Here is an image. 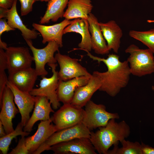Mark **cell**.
I'll return each mask as SVG.
<instances>
[{
  "mask_svg": "<svg viewBox=\"0 0 154 154\" xmlns=\"http://www.w3.org/2000/svg\"><path fill=\"white\" fill-rule=\"evenodd\" d=\"M25 40L33 53L35 69L38 76H46L48 72L45 68V65L48 63H56L57 61L54 54L56 51H59V45L55 42L51 41L48 42L44 48L38 49L33 46L31 40Z\"/></svg>",
  "mask_w": 154,
  "mask_h": 154,
  "instance_id": "ba28073f",
  "label": "cell"
},
{
  "mask_svg": "<svg viewBox=\"0 0 154 154\" xmlns=\"http://www.w3.org/2000/svg\"><path fill=\"white\" fill-rule=\"evenodd\" d=\"M147 22L148 23H154V20H147Z\"/></svg>",
  "mask_w": 154,
  "mask_h": 154,
  "instance_id": "74e56055",
  "label": "cell"
},
{
  "mask_svg": "<svg viewBox=\"0 0 154 154\" xmlns=\"http://www.w3.org/2000/svg\"><path fill=\"white\" fill-rule=\"evenodd\" d=\"M93 8L91 0H69L63 17L68 20L78 18L88 20Z\"/></svg>",
  "mask_w": 154,
  "mask_h": 154,
  "instance_id": "603a6c76",
  "label": "cell"
},
{
  "mask_svg": "<svg viewBox=\"0 0 154 154\" xmlns=\"http://www.w3.org/2000/svg\"><path fill=\"white\" fill-rule=\"evenodd\" d=\"M129 54L127 61L131 74L139 77L151 74L154 72V56L149 48H140L132 44L125 50Z\"/></svg>",
  "mask_w": 154,
  "mask_h": 154,
  "instance_id": "3957f363",
  "label": "cell"
},
{
  "mask_svg": "<svg viewBox=\"0 0 154 154\" xmlns=\"http://www.w3.org/2000/svg\"><path fill=\"white\" fill-rule=\"evenodd\" d=\"M36 1H40L41 2L44 1L45 2H48L49 0H36Z\"/></svg>",
  "mask_w": 154,
  "mask_h": 154,
  "instance_id": "f35d334b",
  "label": "cell"
},
{
  "mask_svg": "<svg viewBox=\"0 0 154 154\" xmlns=\"http://www.w3.org/2000/svg\"><path fill=\"white\" fill-rule=\"evenodd\" d=\"M129 34L130 37L147 46L154 54V29L145 31L130 30Z\"/></svg>",
  "mask_w": 154,
  "mask_h": 154,
  "instance_id": "83f0119b",
  "label": "cell"
},
{
  "mask_svg": "<svg viewBox=\"0 0 154 154\" xmlns=\"http://www.w3.org/2000/svg\"><path fill=\"white\" fill-rule=\"evenodd\" d=\"M9 9L0 7V19H6Z\"/></svg>",
  "mask_w": 154,
  "mask_h": 154,
  "instance_id": "e575fe53",
  "label": "cell"
},
{
  "mask_svg": "<svg viewBox=\"0 0 154 154\" xmlns=\"http://www.w3.org/2000/svg\"><path fill=\"white\" fill-rule=\"evenodd\" d=\"M14 100L13 93L10 88L7 86L0 102V121L2 124L7 134L14 130L12 120L19 112L18 109L15 105Z\"/></svg>",
  "mask_w": 154,
  "mask_h": 154,
  "instance_id": "7c38bea8",
  "label": "cell"
},
{
  "mask_svg": "<svg viewBox=\"0 0 154 154\" xmlns=\"http://www.w3.org/2000/svg\"><path fill=\"white\" fill-rule=\"evenodd\" d=\"M26 138L25 136H22L19 141L17 146L12 149L9 154H28L29 152L25 145Z\"/></svg>",
  "mask_w": 154,
  "mask_h": 154,
  "instance_id": "f546056e",
  "label": "cell"
},
{
  "mask_svg": "<svg viewBox=\"0 0 154 154\" xmlns=\"http://www.w3.org/2000/svg\"><path fill=\"white\" fill-rule=\"evenodd\" d=\"M7 69V64L5 62H0V102L1 101L4 90L8 81L5 70Z\"/></svg>",
  "mask_w": 154,
  "mask_h": 154,
  "instance_id": "f1b7e54d",
  "label": "cell"
},
{
  "mask_svg": "<svg viewBox=\"0 0 154 154\" xmlns=\"http://www.w3.org/2000/svg\"><path fill=\"white\" fill-rule=\"evenodd\" d=\"M84 109L71 104H63L50 117L57 131L82 122Z\"/></svg>",
  "mask_w": 154,
  "mask_h": 154,
  "instance_id": "8992f818",
  "label": "cell"
},
{
  "mask_svg": "<svg viewBox=\"0 0 154 154\" xmlns=\"http://www.w3.org/2000/svg\"><path fill=\"white\" fill-rule=\"evenodd\" d=\"M6 133L5 131L3 125L1 122L0 121V137H2L5 135Z\"/></svg>",
  "mask_w": 154,
  "mask_h": 154,
  "instance_id": "d590c367",
  "label": "cell"
},
{
  "mask_svg": "<svg viewBox=\"0 0 154 154\" xmlns=\"http://www.w3.org/2000/svg\"><path fill=\"white\" fill-rule=\"evenodd\" d=\"M141 149L142 154H154V148L141 142Z\"/></svg>",
  "mask_w": 154,
  "mask_h": 154,
  "instance_id": "d6a6232c",
  "label": "cell"
},
{
  "mask_svg": "<svg viewBox=\"0 0 154 154\" xmlns=\"http://www.w3.org/2000/svg\"><path fill=\"white\" fill-rule=\"evenodd\" d=\"M38 76L35 68L31 67L9 74L8 80L20 90L30 93Z\"/></svg>",
  "mask_w": 154,
  "mask_h": 154,
  "instance_id": "ac0fdd59",
  "label": "cell"
},
{
  "mask_svg": "<svg viewBox=\"0 0 154 154\" xmlns=\"http://www.w3.org/2000/svg\"><path fill=\"white\" fill-rule=\"evenodd\" d=\"M91 131L82 123L57 131L43 143L33 154H40L44 151L50 150L52 145L76 138H90Z\"/></svg>",
  "mask_w": 154,
  "mask_h": 154,
  "instance_id": "277c9868",
  "label": "cell"
},
{
  "mask_svg": "<svg viewBox=\"0 0 154 154\" xmlns=\"http://www.w3.org/2000/svg\"><path fill=\"white\" fill-rule=\"evenodd\" d=\"M14 0H0V7L10 9L12 6Z\"/></svg>",
  "mask_w": 154,
  "mask_h": 154,
  "instance_id": "836d02e7",
  "label": "cell"
},
{
  "mask_svg": "<svg viewBox=\"0 0 154 154\" xmlns=\"http://www.w3.org/2000/svg\"><path fill=\"white\" fill-rule=\"evenodd\" d=\"M9 74L31 67L34 61L28 48L23 46H9L5 50Z\"/></svg>",
  "mask_w": 154,
  "mask_h": 154,
  "instance_id": "30bf717a",
  "label": "cell"
},
{
  "mask_svg": "<svg viewBox=\"0 0 154 154\" xmlns=\"http://www.w3.org/2000/svg\"><path fill=\"white\" fill-rule=\"evenodd\" d=\"M91 76H81L66 81L59 80L57 90L59 101L63 104L71 103L76 89L86 84Z\"/></svg>",
  "mask_w": 154,
  "mask_h": 154,
  "instance_id": "d6986e66",
  "label": "cell"
},
{
  "mask_svg": "<svg viewBox=\"0 0 154 154\" xmlns=\"http://www.w3.org/2000/svg\"><path fill=\"white\" fill-rule=\"evenodd\" d=\"M99 24L109 50H112L115 53H118L123 35L121 29L113 20L106 23L100 22Z\"/></svg>",
  "mask_w": 154,
  "mask_h": 154,
  "instance_id": "7402d4cb",
  "label": "cell"
},
{
  "mask_svg": "<svg viewBox=\"0 0 154 154\" xmlns=\"http://www.w3.org/2000/svg\"><path fill=\"white\" fill-rule=\"evenodd\" d=\"M87 20L89 31L91 34L92 49L98 54H108L110 50L106 44L98 19L94 14L90 13Z\"/></svg>",
  "mask_w": 154,
  "mask_h": 154,
  "instance_id": "ffe728a7",
  "label": "cell"
},
{
  "mask_svg": "<svg viewBox=\"0 0 154 154\" xmlns=\"http://www.w3.org/2000/svg\"><path fill=\"white\" fill-rule=\"evenodd\" d=\"M152 89L154 91V86H152Z\"/></svg>",
  "mask_w": 154,
  "mask_h": 154,
  "instance_id": "ab89813d",
  "label": "cell"
},
{
  "mask_svg": "<svg viewBox=\"0 0 154 154\" xmlns=\"http://www.w3.org/2000/svg\"><path fill=\"white\" fill-rule=\"evenodd\" d=\"M7 44L6 43L2 41L0 37V48H2L5 50L7 48Z\"/></svg>",
  "mask_w": 154,
  "mask_h": 154,
  "instance_id": "8d00e7d4",
  "label": "cell"
},
{
  "mask_svg": "<svg viewBox=\"0 0 154 154\" xmlns=\"http://www.w3.org/2000/svg\"><path fill=\"white\" fill-rule=\"evenodd\" d=\"M17 0H14L12 6L8 10L6 17L8 24L12 28L19 30L25 40L36 38L39 33L35 30L28 29L23 23L17 11Z\"/></svg>",
  "mask_w": 154,
  "mask_h": 154,
  "instance_id": "cb8c5ba5",
  "label": "cell"
},
{
  "mask_svg": "<svg viewBox=\"0 0 154 154\" xmlns=\"http://www.w3.org/2000/svg\"><path fill=\"white\" fill-rule=\"evenodd\" d=\"M101 86L100 80L97 75L93 73L86 84L76 89L71 104L82 108L90 100L93 94L99 90Z\"/></svg>",
  "mask_w": 154,
  "mask_h": 154,
  "instance_id": "e0dca14e",
  "label": "cell"
},
{
  "mask_svg": "<svg viewBox=\"0 0 154 154\" xmlns=\"http://www.w3.org/2000/svg\"><path fill=\"white\" fill-rule=\"evenodd\" d=\"M50 119L40 121L35 134L26 138L25 145L29 154H33L53 134L57 131L55 126Z\"/></svg>",
  "mask_w": 154,
  "mask_h": 154,
  "instance_id": "5bb4252c",
  "label": "cell"
},
{
  "mask_svg": "<svg viewBox=\"0 0 154 154\" xmlns=\"http://www.w3.org/2000/svg\"><path fill=\"white\" fill-rule=\"evenodd\" d=\"M34 110L31 116L24 127L23 131L30 132L35 124L38 121H46L50 119V114L54 113L51 104L45 96H36Z\"/></svg>",
  "mask_w": 154,
  "mask_h": 154,
  "instance_id": "2e32d148",
  "label": "cell"
},
{
  "mask_svg": "<svg viewBox=\"0 0 154 154\" xmlns=\"http://www.w3.org/2000/svg\"><path fill=\"white\" fill-rule=\"evenodd\" d=\"M24 127L20 122L18 123L13 131L0 138V150L2 154L7 153L9 146L13 139L19 135L26 136L30 134V132L23 131Z\"/></svg>",
  "mask_w": 154,
  "mask_h": 154,
  "instance_id": "4316f807",
  "label": "cell"
},
{
  "mask_svg": "<svg viewBox=\"0 0 154 154\" xmlns=\"http://www.w3.org/2000/svg\"><path fill=\"white\" fill-rule=\"evenodd\" d=\"M112 119L105 126L99 127L95 132H91L90 139L96 151L100 154H107L112 145L118 144L130 133L129 125L124 120L117 123Z\"/></svg>",
  "mask_w": 154,
  "mask_h": 154,
  "instance_id": "7a4b0ae2",
  "label": "cell"
},
{
  "mask_svg": "<svg viewBox=\"0 0 154 154\" xmlns=\"http://www.w3.org/2000/svg\"><path fill=\"white\" fill-rule=\"evenodd\" d=\"M6 85L13 93L14 102L21 115V122L24 127L30 117V113L34 108L35 96L29 92L20 90L8 80Z\"/></svg>",
  "mask_w": 154,
  "mask_h": 154,
  "instance_id": "4fadbf2b",
  "label": "cell"
},
{
  "mask_svg": "<svg viewBox=\"0 0 154 154\" xmlns=\"http://www.w3.org/2000/svg\"><path fill=\"white\" fill-rule=\"evenodd\" d=\"M55 154H97L89 138H76L60 143L50 147Z\"/></svg>",
  "mask_w": 154,
  "mask_h": 154,
  "instance_id": "8fae6325",
  "label": "cell"
},
{
  "mask_svg": "<svg viewBox=\"0 0 154 154\" xmlns=\"http://www.w3.org/2000/svg\"><path fill=\"white\" fill-rule=\"evenodd\" d=\"M72 21L65 19L61 22L51 25H45L33 23V27L38 31L42 37V42L54 41L56 42L60 47L63 46L62 37L64 29L70 24Z\"/></svg>",
  "mask_w": 154,
  "mask_h": 154,
  "instance_id": "9a60e30c",
  "label": "cell"
},
{
  "mask_svg": "<svg viewBox=\"0 0 154 154\" xmlns=\"http://www.w3.org/2000/svg\"><path fill=\"white\" fill-rule=\"evenodd\" d=\"M47 64L51 68L52 76L50 78H46L45 76L42 77L39 87L33 88L30 93L34 96L46 97L51 103L52 108L57 110L60 106V102L58 100L57 94L59 81L58 72L56 70L57 64L48 63Z\"/></svg>",
  "mask_w": 154,
  "mask_h": 154,
  "instance_id": "52a82bcc",
  "label": "cell"
},
{
  "mask_svg": "<svg viewBox=\"0 0 154 154\" xmlns=\"http://www.w3.org/2000/svg\"><path fill=\"white\" fill-rule=\"evenodd\" d=\"M85 106L82 122L90 131L106 126L111 119L119 118L118 113L109 112L104 105L96 104L90 100Z\"/></svg>",
  "mask_w": 154,
  "mask_h": 154,
  "instance_id": "5b68a950",
  "label": "cell"
},
{
  "mask_svg": "<svg viewBox=\"0 0 154 154\" xmlns=\"http://www.w3.org/2000/svg\"><path fill=\"white\" fill-rule=\"evenodd\" d=\"M21 5V16L27 15L32 11L33 5L36 1V0H19Z\"/></svg>",
  "mask_w": 154,
  "mask_h": 154,
  "instance_id": "4dcf8cb0",
  "label": "cell"
},
{
  "mask_svg": "<svg viewBox=\"0 0 154 154\" xmlns=\"http://www.w3.org/2000/svg\"><path fill=\"white\" fill-rule=\"evenodd\" d=\"M82 50L86 52L87 55L93 60L97 61L98 63L103 62L107 68L106 72L95 71L93 72L101 80V86L99 90L114 97L127 85L131 74L127 60L121 61L119 56L115 54H109L105 58L94 56L86 50Z\"/></svg>",
  "mask_w": 154,
  "mask_h": 154,
  "instance_id": "6da1fadb",
  "label": "cell"
},
{
  "mask_svg": "<svg viewBox=\"0 0 154 154\" xmlns=\"http://www.w3.org/2000/svg\"><path fill=\"white\" fill-rule=\"evenodd\" d=\"M121 143L122 147L119 148L118 144L114 145L113 149L109 150L107 154H142L141 145L139 142H133L124 139Z\"/></svg>",
  "mask_w": 154,
  "mask_h": 154,
  "instance_id": "484cf974",
  "label": "cell"
},
{
  "mask_svg": "<svg viewBox=\"0 0 154 154\" xmlns=\"http://www.w3.org/2000/svg\"><path fill=\"white\" fill-rule=\"evenodd\" d=\"M6 19H0V37L2 34L5 32L15 31V29L11 28L6 21Z\"/></svg>",
  "mask_w": 154,
  "mask_h": 154,
  "instance_id": "1f68e13d",
  "label": "cell"
},
{
  "mask_svg": "<svg viewBox=\"0 0 154 154\" xmlns=\"http://www.w3.org/2000/svg\"><path fill=\"white\" fill-rule=\"evenodd\" d=\"M69 0H49L45 13L40 18V23H47L50 21L55 22L59 18L63 17L64 10L68 5Z\"/></svg>",
  "mask_w": 154,
  "mask_h": 154,
  "instance_id": "d4e9b609",
  "label": "cell"
},
{
  "mask_svg": "<svg viewBox=\"0 0 154 154\" xmlns=\"http://www.w3.org/2000/svg\"><path fill=\"white\" fill-rule=\"evenodd\" d=\"M54 56L60 68L58 72L59 80L66 81L81 76H92L86 68L78 62L79 60L62 54L59 51Z\"/></svg>",
  "mask_w": 154,
  "mask_h": 154,
  "instance_id": "9c48e42d",
  "label": "cell"
},
{
  "mask_svg": "<svg viewBox=\"0 0 154 154\" xmlns=\"http://www.w3.org/2000/svg\"><path fill=\"white\" fill-rule=\"evenodd\" d=\"M89 25L87 20L78 18L72 20V23L67 26L63 31V33L74 32L79 34L82 37L81 42L79 43V48H74L73 51L76 50L85 49L90 51L92 49L91 36L89 29Z\"/></svg>",
  "mask_w": 154,
  "mask_h": 154,
  "instance_id": "44dd1931",
  "label": "cell"
}]
</instances>
